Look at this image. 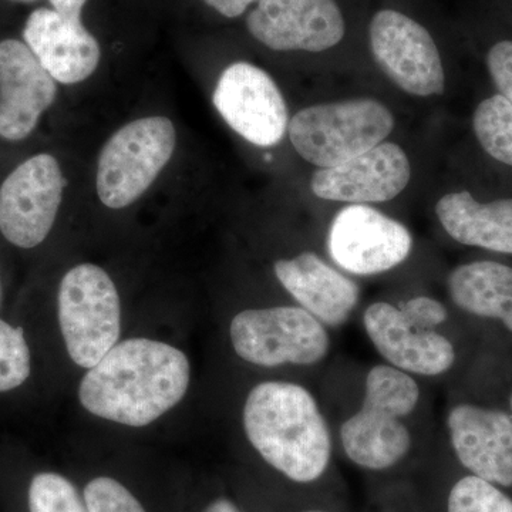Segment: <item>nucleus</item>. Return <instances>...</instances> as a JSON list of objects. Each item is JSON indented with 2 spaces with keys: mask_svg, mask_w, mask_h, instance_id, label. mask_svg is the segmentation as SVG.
I'll return each instance as SVG.
<instances>
[{
  "mask_svg": "<svg viewBox=\"0 0 512 512\" xmlns=\"http://www.w3.org/2000/svg\"><path fill=\"white\" fill-rule=\"evenodd\" d=\"M16 2H25V3H29V2H35V0H16Z\"/></svg>",
  "mask_w": 512,
  "mask_h": 512,
  "instance_id": "obj_31",
  "label": "nucleus"
},
{
  "mask_svg": "<svg viewBox=\"0 0 512 512\" xmlns=\"http://www.w3.org/2000/svg\"><path fill=\"white\" fill-rule=\"evenodd\" d=\"M477 140L488 156L512 167V106L501 94L478 104L473 119Z\"/></svg>",
  "mask_w": 512,
  "mask_h": 512,
  "instance_id": "obj_21",
  "label": "nucleus"
},
{
  "mask_svg": "<svg viewBox=\"0 0 512 512\" xmlns=\"http://www.w3.org/2000/svg\"><path fill=\"white\" fill-rule=\"evenodd\" d=\"M190 375L181 350L156 340L128 339L89 369L79 399L94 416L143 427L183 400Z\"/></svg>",
  "mask_w": 512,
  "mask_h": 512,
  "instance_id": "obj_1",
  "label": "nucleus"
},
{
  "mask_svg": "<svg viewBox=\"0 0 512 512\" xmlns=\"http://www.w3.org/2000/svg\"><path fill=\"white\" fill-rule=\"evenodd\" d=\"M173 121L146 117L131 121L104 144L97 165V195L106 207L126 208L156 181L173 157Z\"/></svg>",
  "mask_w": 512,
  "mask_h": 512,
  "instance_id": "obj_6",
  "label": "nucleus"
},
{
  "mask_svg": "<svg viewBox=\"0 0 512 512\" xmlns=\"http://www.w3.org/2000/svg\"><path fill=\"white\" fill-rule=\"evenodd\" d=\"M0 306H2V285H0Z\"/></svg>",
  "mask_w": 512,
  "mask_h": 512,
  "instance_id": "obj_32",
  "label": "nucleus"
},
{
  "mask_svg": "<svg viewBox=\"0 0 512 512\" xmlns=\"http://www.w3.org/2000/svg\"><path fill=\"white\" fill-rule=\"evenodd\" d=\"M204 512H241L238 510L237 505L231 503L227 498H220V500L212 501Z\"/></svg>",
  "mask_w": 512,
  "mask_h": 512,
  "instance_id": "obj_30",
  "label": "nucleus"
},
{
  "mask_svg": "<svg viewBox=\"0 0 512 512\" xmlns=\"http://www.w3.org/2000/svg\"><path fill=\"white\" fill-rule=\"evenodd\" d=\"M448 512H512V500L483 478H461L448 497Z\"/></svg>",
  "mask_w": 512,
  "mask_h": 512,
  "instance_id": "obj_24",
  "label": "nucleus"
},
{
  "mask_svg": "<svg viewBox=\"0 0 512 512\" xmlns=\"http://www.w3.org/2000/svg\"><path fill=\"white\" fill-rule=\"evenodd\" d=\"M208 6L220 12L222 16L227 18H238L241 16L251 3L256 0H204Z\"/></svg>",
  "mask_w": 512,
  "mask_h": 512,
  "instance_id": "obj_28",
  "label": "nucleus"
},
{
  "mask_svg": "<svg viewBox=\"0 0 512 512\" xmlns=\"http://www.w3.org/2000/svg\"><path fill=\"white\" fill-rule=\"evenodd\" d=\"M212 101L225 123L254 146H276L288 130V107L281 90L254 64L228 66L218 79Z\"/></svg>",
  "mask_w": 512,
  "mask_h": 512,
  "instance_id": "obj_10",
  "label": "nucleus"
},
{
  "mask_svg": "<svg viewBox=\"0 0 512 512\" xmlns=\"http://www.w3.org/2000/svg\"><path fill=\"white\" fill-rule=\"evenodd\" d=\"M244 427L266 463L296 483H312L328 468V423L312 394L299 384L265 382L254 387L245 403Z\"/></svg>",
  "mask_w": 512,
  "mask_h": 512,
  "instance_id": "obj_2",
  "label": "nucleus"
},
{
  "mask_svg": "<svg viewBox=\"0 0 512 512\" xmlns=\"http://www.w3.org/2000/svg\"><path fill=\"white\" fill-rule=\"evenodd\" d=\"M306 512H325V511H306Z\"/></svg>",
  "mask_w": 512,
  "mask_h": 512,
  "instance_id": "obj_33",
  "label": "nucleus"
},
{
  "mask_svg": "<svg viewBox=\"0 0 512 512\" xmlns=\"http://www.w3.org/2000/svg\"><path fill=\"white\" fill-rule=\"evenodd\" d=\"M393 127L392 111L380 101L357 99L303 109L289 123L288 133L303 160L330 168L379 146Z\"/></svg>",
  "mask_w": 512,
  "mask_h": 512,
  "instance_id": "obj_4",
  "label": "nucleus"
},
{
  "mask_svg": "<svg viewBox=\"0 0 512 512\" xmlns=\"http://www.w3.org/2000/svg\"><path fill=\"white\" fill-rule=\"evenodd\" d=\"M30 512H89L76 488L56 473H39L29 485Z\"/></svg>",
  "mask_w": 512,
  "mask_h": 512,
  "instance_id": "obj_23",
  "label": "nucleus"
},
{
  "mask_svg": "<svg viewBox=\"0 0 512 512\" xmlns=\"http://www.w3.org/2000/svg\"><path fill=\"white\" fill-rule=\"evenodd\" d=\"M363 325L380 355L409 375H441L456 360V352L448 339L434 330L412 325L392 303L370 305L363 315Z\"/></svg>",
  "mask_w": 512,
  "mask_h": 512,
  "instance_id": "obj_15",
  "label": "nucleus"
},
{
  "mask_svg": "<svg viewBox=\"0 0 512 512\" xmlns=\"http://www.w3.org/2000/svg\"><path fill=\"white\" fill-rule=\"evenodd\" d=\"M66 187L62 168L50 154L20 164L0 188V232L10 244L36 248L52 231Z\"/></svg>",
  "mask_w": 512,
  "mask_h": 512,
  "instance_id": "obj_8",
  "label": "nucleus"
},
{
  "mask_svg": "<svg viewBox=\"0 0 512 512\" xmlns=\"http://www.w3.org/2000/svg\"><path fill=\"white\" fill-rule=\"evenodd\" d=\"M23 37L56 82H84L99 66V43L82 20L63 18L55 10L37 9L29 16Z\"/></svg>",
  "mask_w": 512,
  "mask_h": 512,
  "instance_id": "obj_17",
  "label": "nucleus"
},
{
  "mask_svg": "<svg viewBox=\"0 0 512 512\" xmlns=\"http://www.w3.org/2000/svg\"><path fill=\"white\" fill-rule=\"evenodd\" d=\"M59 325L76 365L92 369L117 345L121 306L116 285L104 269L74 266L60 282Z\"/></svg>",
  "mask_w": 512,
  "mask_h": 512,
  "instance_id": "obj_5",
  "label": "nucleus"
},
{
  "mask_svg": "<svg viewBox=\"0 0 512 512\" xmlns=\"http://www.w3.org/2000/svg\"><path fill=\"white\" fill-rule=\"evenodd\" d=\"M32 375V352L25 332L0 318V393H9Z\"/></svg>",
  "mask_w": 512,
  "mask_h": 512,
  "instance_id": "obj_22",
  "label": "nucleus"
},
{
  "mask_svg": "<svg viewBox=\"0 0 512 512\" xmlns=\"http://www.w3.org/2000/svg\"><path fill=\"white\" fill-rule=\"evenodd\" d=\"M419 399V384L409 373L387 365L372 367L362 407L340 429L346 456L367 470H386L399 463L412 446L402 419Z\"/></svg>",
  "mask_w": 512,
  "mask_h": 512,
  "instance_id": "obj_3",
  "label": "nucleus"
},
{
  "mask_svg": "<svg viewBox=\"0 0 512 512\" xmlns=\"http://www.w3.org/2000/svg\"><path fill=\"white\" fill-rule=\"evenodd\" d=\"M448 291L461 311L498 319L512 332V268L493 261L458 266Z\"/></svg>",
  "mask_w": 512,
  "mask_h": 512,
  "instance_id": "obj_20",
  "label": "nucleus"
},
{
  "mask_svg": "<svg viewBox=\"0 0 512 512\" xmlns=\"http://www.w3.org/2000/svg\"><path fill=\"white\" fill-rule=\"evenodd\" d=\"M458 460L476 477L512 487V419L500 410L458 404L448 414Z\"/></svg>",
  "mask_w": 512,
  "mask_h": 512,
  "instance_id": "obj_16",
  "label": "nucleus"
},
{
  "mask_svg": "<svg viewBox=\"0 0 512 512\" xmlns=\"http://www.w3.org/2000/svg\"><path fill=\"white\" fill-rule=\"evenodd\" d=\"M511 409H512V397H511Z\"/></svg>",
  "mask_w": 512,
  "mask_h": 512,
  "instance_id": "obj_34",
  "label": "nucleus"
},
{
  "mask_svg": "<svg viewBox=\"0 0 512 512\" xmlns=\"http://www.w3.org/2000/svg\"><path fill=\"white\" fill-rule=\"evenodd\" d=\"M412 177L409 158L394 143H382L365 153L313 174L316 197L328 201L370 204L393 200Z\"/></svg>",
  "mask_w": 512,
  "mask_h": 512,
  "instance_id": "obj_13",
  "label": "nucleus"
},
{
  "mask_svg": "<svg viewBox=\"0 0 512 512\" xmlns=\"http://www.w3.org/2000/svg\"><path fill=\"white\" fill-rule=\"evenodd\" d=\"M404 318L420 329L434 330L436 326L446 322L447 309L436 299L429 296H417L400 306Z\"/></svg>",
  "mask_w": 512,
  "mask_h": 512,
  "instance_id": "obj_26",
  "label": "nucleus"
},
{
  "mask_svg": "<svg viewBox=\"0 0 512 512\" xmlns=\"http://www.w3.org/2000/svg\"><path fill=\"white\" fill-rule=\"evenodd\" d=\"M232 346L252 365H313L329 352L322 322L303 308L248 309L232 319Z\"/></svg>",
  "mask_w": 512,
  "mask_h": 512,
  "instance_id": "obj_7",
  "label": "nucleus"
},
{
  "mask_svg": "<svg viewBox=\"0 0 512 512\" xmlns=\"http://www.w3.org/2000/svg\"><path fill=\"white\" fill-rule=\"evenodd\" d=\"M369 33L377 64L400 89L420 97L444 93L439 49L420 23L396 10H380Z\"/></svg>",
  "mask_w": 512,
  "mask_h": 512,
  "instance_id": "obj_9",
  "label": "nucleus"
},
{
  "mask_svg": "<svg viewBox=\"0 0 512 512\" xmlns=\"http://www.w3.org/2000/svg\"><path fill=\"white\" fill-rule=\"evenodd\" d=\"M84 503L89 512H146L124 485L109 477L94 478L86 485Z\"/></svg>",
  "mask_w": 512,
  "mask_h": 512,
  "instance_id": "obj_25",
  "label": "nucleus"
},
{
  "mask_svg": "<svg viewBox=\"0 0 512 512\" xmlns=\"http://www.w3.org/2000/svg\"><path fill=\"white\" fill-rule=\"evenodd\" d=\"M56 94V80L26 43L0 42V137L19 141L30 136Z\"/></svg>",
  "mask_w": 512,
  "mask_h": 512,
  "instance_id": "obj_14",
  "label": "nucleus"
},
{
  "mask_svg": "<svg viewBox=\"0 0 512 512\" xmlns=\"http://www.w3.org/2000/svg\"><path fill=\"white\" fill-rule=\"evenodd\" d=\"M329 254L355 275H376L406 261L413 248L409 229L367 205H349L329 229Z\"/></svg>",
  "mask_w": 512,
  "mask_h": 512,
  "instance_id": "obj_11",
  "label": "nucleus"
},
{
  "mask_svg": "<svg viewBox=\"0 0 512 512\" xmlns=\"http://www.w3.org/2000/svg\"><path fill=\"white\" fill-rule=\"evenodd\" d=\"M488 70L501 96L512 106V42L504 40L490 50L487 57Z\"/></svg>",
  "mask_w": 512,
  "mask_h": 512,
  "instance_id": "obj_27",
  "label": "nucleus"
},
{
  "mask_svg": "<svg viewBox=\"0 0 512 512\" xmlns=\"http://www.w3.org/2000/svg\"><path fill=\"white\" fill-rule=\"evenodd\" d=\"M53 10L66 19L82 20V10L87 0H49Z\"/></svg>",
  "mask_w": 512,
  "mask_h": 512,
  "instance_id": "obj_29",
  "label": "nucleus"
},
{
  "mask_svg": "<svg viewBox=\"0 0 512 512\" xmlns=\"http://www.w3.org/2000/svg\"><path fill=\"white\" fill-rule=\"evenodd\" d=\"M247 26L256 40L278 52H323L345 36L335 0H259Z\"/></svg>",
  "mask_w": 512,
  "mask_h": 512,
  "instance_id": "obj_12",
  "label": "nucleus"
},
{
  "mask_svg": "<svg viewBox=\"0 0 512 512\" xmlns=\"http://www.w3.org/2000/svg\"><path fill=\"white\" fill-rule=\"evenodd\" d=\"M275 275L305 311L329 326L343 325L359 302V286L313 252L276 262Z\"/></svg>",
  "mask_w": 512,
  "mask_h": 512,
  "instance_id": "obj_18",
  "label": "nucleus"
},
{
  "mask_svg": "<svg viewBox=\"0 0 512 512\" xmlns=\"http://www.w3.org/2000/svg\"><path fill=\"white\" fill-rule=\"evenodd\" d=\"M441 225L468 247L512 254V200L481 204L468 191L444 195L436 205Z\"/></svg>",
  "mask_w": 512,
  "mask_h": 512,
  "instance_id": "obj_19",
  "label": "nucleus"
}]
</instances>
